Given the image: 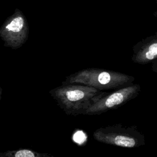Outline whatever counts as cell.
Listing matches in <instances>:
<instances>
[{"label": "cell", "mask_w": 157, "mask_h": 157, "mask_svg": "<svg viewBox=\"0 0 157 157\" xmlns=\"http://www.w3.org/2000/svg\"><path fill=\"white\" fill-rule=\"evenodd\" d=\"M108 91L83 84L61 85L49 91L58 105L67 115H85L86 111Z\"/></svg>", "instance_id": "6da1fadb"}, {"label": "cell", "mask_w": 157, "mask_h": 157, "mask_svg": "<svg viewBox=\"0 0 157 157\" xmlns=\"http://www.w3.org/2000/svg\"><path fill=\"white\" fill-rule=\"evenodd\" d=\"M134 77L113 71L87 69L79 71L66 77L63 85L78 83L110 92L133 84Z\"/></svg>", "instance_id": "7a4b0ae2"}, {"label": "cell", "mask_w": 157, "mask_h": 157, "mask_svg": "<svg viewBox=\"0 0 157 157\" xmlns=\"http://www.w3.org/2000/svg\"><path fill=\"white\" fill-rule=\"evenodd\" d=\"M93 136L99 142L124 148H136L145 143L144 135L134 126L109 125L97 129Z\"/></svg>", "instance_id": "3957f363"}, {"label": "cell", "mask_w": 157, "mask_h": 157, "mask_svg": "<svg viewBox=\"0 0 157 157\" xmlns=\"http://www.w3.org/2000/svg\"><path fill=\"white\" fill-rule=\"evenodd\" d=\"M139 84L131 85L107 92L96 101L85 113L84 115H99L103 113L117 109L136 98L140 92Z\"/></svg>", "instance_id": "277c9868"}, {"label": "cell", "mask_w": 157, "mask_h": 157, "mask_svg": "<svg viewBox=\"0 0 157 157\" xmlns=\"http://www.w3.org/2000/svg\"><path fill=\"white\" fill-rule=\"evenodd\" d=\"M157 59V33L144 39L136 49L134 60L140 64H147Z\"/></svg>", "instance_id": "5b68a950"}, {"label": "cell", "mask_w": 157, "mask_h": 157, "mask_svg": "<svg viewBox=\"0 0 157 157\" xmlns=\"http://www.w3.org/2000/svg\"><path fill=\"white\" fill-rule=\"evenodd\" d=\"M0 157H55L47 153H40L36 150L21 148L14 150H7L0 153Z\"/></svg>", "instance_id": "8992f818"}, {"label": "cell", "mask_w": 157, "mask_h": 157, "mask_svg": "<svg viewBox=\"0 0 157 157\" xmlns=\"http://www.w3.org/2000/svg\"><path fill=\"white\" fill-rule=\"evenodd\" d=\"M23 23L24 21L21 17H17L6 26V28L13 32H19L23 28Z\"/></svg>", "instance_id": "52a82bcc"}, {"label": "cell", "mask_w": 157, "mask_h": 157, "mask_svg": "<svg viewBox=\"0 0 157 157\" xmlns=\"http://www.w3.org/2000/svg\"><path fill=\"white\" fill-rule=\"evenodd\" d=\"M152 71L157 74V59L152 61Z\"/></svg>", "instance_id": "ba28073f"}, {"label": "cell", "mask_w": 157, "mask_h": 157, "mask_svg": "<svg viewBox=\"0 0 157 157\" xmlns=\"http://www.w3.org/2000/svg\"><path fill=\"white\" fill-rule=\"evenodd\" d=\"M156 10H155L153 15L155 17H157V0H156Z\"/></svg>", "instance_id": "9c48e42d"}]
</instances>
